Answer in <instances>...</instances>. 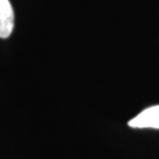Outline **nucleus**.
<instances>
[{
    "instance_id": "1",
    "label": "nucleus",
    "mask_w": 159,
    "mask_h": 159,
    "mask_svg": "<svg viewBox=\"0 0 159 159\" xmlns=\"http://www.w3.org/2000/svg\"><path fill=\"white\" fill-rule=\"evenodd\" d=\"M131 128L159 129V104L147 107L128 122Z\"/></svg>"
},
{
    "instance_id": "2",
    "label": "nucleus",
    "mask_w": 159,
    "mask_h": 159,
    "mask_svg": "<svg viewBox=\"0 0 159 159\" xmlns=\"http://www.w3.org/2000/svg\"><path fill=\"white\" fill-rule=\"evenodd\" d=\"M15 15L9 0H0V39H7L14 30Z\"/></svg>"
}]
</instances>
